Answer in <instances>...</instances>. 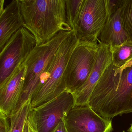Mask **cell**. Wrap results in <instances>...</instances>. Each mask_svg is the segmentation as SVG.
Instances as JSON below:
<instances>
[{"mask_svg": "<svg viewBox=\"0 0 132 132\" xmlns=\"http://www.w3.org/2000/svg\"><path fill=\"white\" fill-rule=\"evenodd\" d=\"M10 117L0 112V132H10Z\"/></svg>", "mask_w": 132, "mask_h": 132, "instance_id": "obj_18", "label": "cell"}, {"mask_svg": "<svg viewBox=\"0 0 132 132\" xmlns=\"http://www.w3.org/2000/svg\"><path fill=\"white\" fill-rule=\"evenodd\" d=\"M128 40L121 21V10L119 8L109 17L98 40L110 46L120 45Z\"/></svg>", "mask_w": 132, "mask_h": 132, "instance_id": "obj_13", "label": "cell"}, {"mask_svg": "<svg viewBox=\"0 0 132 132\" xmlns=\"http://www.w3.org/2000/svg\"><path fill=\"white\" fill-rule=\"evenodd\" d=\"M53 132H68L63 119L60 122Z\"/></svg>", "mask_w": 132, "mask_h": 132, "instance_id": "obj_19", "label": "cell"}, {"mask_svg": "<svg viewBox=\"0 0 132 132\" xmlns=\"http://www.w3.org/2000/svg\"><path fill=\"white\" fill-rule=\"evenodd\" d=\"M27 66L20 63L5 84L0 87V112L10 117L16 111L25 80Z\"/></svg>", "mask_w": 132, "mask_h": 132, "instance_id": "obj_11", "label": "cell"}, {"mask_svg": "<svg viewBox=\"0 0 132 132\" xmlns=\"http://www.w3.org/2000/svg\"><path fill=\"white\" fill-rule=\"evenodd\" d=\"M23 24L19 0H13L0 10V51Z\"/></svg>", "mask_w": 132, "mask_h": 132, "instance_id": "obj_12", "label": "cell"}, {"mask_svg": "<svg viewBox=\"0 0 132 132\" xmlns=\"http://www.w3.org/2000/svg\"><path fill=\"white\" fill-rule=\"evenodd\" d=\"M123 132H124V131H123Z\"/></svg>", "mask_w": 132, "mask_h": 132, "instance_id": "obj_23", "label": "cell"}, {"mask_svg": "<svg viewBox=\"0 0 132 132\" xmlns=\"http://www.w3.org/2000/svg\"><path fill=\"white\" fill-rule=\"evenodd\" d=\"M128 132H132V123L131 124V126L127 130Z\"/></svg>", "mask_w": 132, "mask_h": 132, "instance_id": "obj_22", "label": "cell"}, {"mask_svg": "<svg viewBox=\"0 0 132 132\" xmlns=\"http://www.w3.org/2000/svg\"><path fill=\"white\" fill-rule=\"evenodd\" d=\"M28 122L29 127V132H38L34 124L33 123L30 117L29 116V114L28 119Z\"/></svg>", "mask_w": 132, "mask_h": 132, "instance_id": "obj_20", "label": "cell"}, {"mask_svg": "<svg viewBox=\"0 0 132 132\" xmlns=\"http://www.w3.org/2000/svg\"><path fill=\"white\" fill-rule=\"evenodd\" d=\"M37 46L34 36L22 27L10 39L0 53V87L3 86L15 69L23 62Z\"/></svg>", "mask_w": 132, "mask_h": 132, "instance_id": "obj_5", "label": "cell"}, {"mask_svg": "<svg viewBox=\"0 0 132 132\" xmlns=\"http://www.w3.org/2000/svg\"><path fill=\"white\" fill-rule=\"evenodd\" d=\"M73 31H60L50 40L36 46L29 54L24 62L27 66L24 85L16 111L27 100H31L55 54Z\"/></svg>", "mask_w": 132, "mask_h": 132, "instance_id": "obj_4", "label": "cell"}, {"mask_svg": "<svg viewBox=\"0 0 132 132\" xmlns=\"http://www.w3.org/2000/svg\"><path fill=\"white\" fill-rule=\"evenodd\" d=\"M109 16V0H84L78 24L73 31L79 41L98 40Z\"/></svg>", "mask_w": 132, "mask_h": 132, "instance_id": "obj_7", "label": "cell"}, {"mask_svg": "<svg viewBox=\"0 0 132 132\" xmlns=\"http://www.w3.org/2000/svg\"><path fill=\"white\" fill-rule=\"evenodd\" d=\"M118 6L121 10L123 27L129 40L132 41V0H118Z\"/></svg>", "mask_w": 132, "mask_h": 132, "instance_id": "obj_16", "label": "cell"}, {"mask_svg": "<svg viewBox=\"0 0 132 132\" xmlns=\"http://www.w3.org/2000/svg\"><path fill=\"white\" fill-rule=\"evenodd\" d=\"M88 106L100 116L110 119L132 112V59L121 67L111 64L106 68Z\"/></svg>", "mask_w": 132, "mask_h": 132, "instance_id": "obj_1", "label": "cell"}, {"mask_svg": "<svg viewBox=\"0 0 132 132\" xmlns=\"http://www.w3.org/2000/svg\"><path fill=\"white\" fill-rule=\"evenodd\" d=\"M23 132H29V127H28V119L27 120V122H26V123H25V125H24Z\"/></svg>", "mask_w": 132, "mask_h": 132, "instance_id": "obj_21", "label": "cell"}, {"mask_svg": "<svg viewBox=\"0 0 132 132\" xmlns=\"http://www.w3.org/2000/svg\"><path fill=\"white\" fill-rule=\"evenodd\" d=\"M68 132H112V120L95 112L88 106L73 107L63 119Z\"/></svg>", "mask_w": 132, "mask_h": 132, "instance_id": "obj_9", "label": "cell"}, {"mask_svg": "<svg viewBox=\"0 0 132 132\" xmlns=\"http://www.w3.org/2000/svg\"><path fill=\"white\" fill-rule=\"evenodd\" d=\"M98 44L94 67L90 75L85 83L72 93L74 107L88 106L89 98L101 76L112 64V54L110 46L100 42Z\"/></svg>", "mask_w": 132, "mask_h": 132, "instance_id": "obj_10", "label": "cell"}, {"mask_svg": "<svg viewBox=\"0 0 132 132\" xmlns=\"http://www.w3.org/2000/svg\"><path fill=\"white\" fill-rule=\"evenodd\" d=\"M31 109V100H28L9 117L10 132H23Z\"/></svg>", "mask_w": 132, "mask_h": 132, "instance_id": "obj_15", "label": "cell"}, {"mask_svg": "<svg viewBox=\"0 0 132 132\" xmlns=\"http://www.w3.org/2000/svg\"><path fill=\"white\" fill-rule=\"evenodd\" d=\"M75 106L73 94L65 91L29 113L38 132H53Z\"/></svg>", "mask_w": 132, "mask_h": 132, "instance_id": "obj_8", "label": "cell"}, {"mask_svg": "<svg viewBox=\"0 0 132 132\" xmlns=\"http://www.w3.org/2000/svg\"><path fill=\"white\" fill-rule=\"evenodd\" d=\"M112 54V64L120 67L132 59V41L128 40L121 45L110 46Z\"/></svg>", "mask_w": 132, "mask_h": 132, "instance_id": "obj_14", "label": "cell"}, {"mask_svg": "<svg viewBox=\"0 0 132 132\" xmlns=\"http://www.w3.org/2000/svg\"><path fill=\"white\" fill-rule=\"evenodd\" d=\"M98 46L97 41H79L65 69L66 91L72 94L86 81L94 67Z\"/></svg>", "mask_w": 132, "mask_h": 132, "instance_id": "obj_6", "label": "cell"}, {"mask_svg": "<svg viewBox=\"0 0 132 132\" xmlns=\"http://www.w3.org/2000/svg\"><path fill=\"white\" fill-rule=\"evenodd\" d=\"M66 0H19L23 27L35 37L37 46L61 31H72L67 22Z\"/></svg>", "mask_w": 132, "mask_h": 132, "instance_id": "obj_2", "label": "cell"}, {"mask_svg": "<svg viewBox=\"0 0 132 132\" xmlns=\"http://www.w3.org/2000/svg\"><path fill=\"white\" fill-rule=\"evenodd\" d=\"M84 0H66L65 11L67 22L72 31L77 26Z\"/></svg>", "mask_w": 132, "mask_h": 132, "instance_id": "obj_17", "label": "cell"}, {"mask_svg": "<svg viewBox=\"0 0 132 132\" xmlns=\"http://www.w3.org/2000/svg\"><path fill=\"white\" fill-rule=\"evenodd\" d=\"M79 43V41L73 31L62 43L43 74L40 86L32 96L31 108L44 104L66 91L65 69Z\"/></svg>", "mask_w": 132, "mask_h": 132, "instance_id": "obj_3", "label": "cell"}]
</instances>
